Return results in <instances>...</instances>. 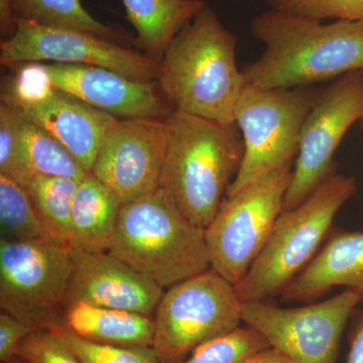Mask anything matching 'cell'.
<instances>
[{
  "mask_svg": "<svg viewBox=\"0 0 363 363\" xmlns=\"http://www.w3.org/2000/svg\"><path fill=\"white\" fill-rule=\"evenodd\" d=\"M250 30L264 50L241 69L247 84L289 90L363 71L362 21L324 25L272 9L255 16Z\"/></svg>",
  "mask_w": 363,
  "mask_h": 363,
  "instance_id": "1",
  "label": "cell"
},
{
  "mask_svg": "<svg viewBox=\"0 0 363 363\" xmlns=\"http://www.w3.org/2000/svg\"><path fill=\"white\" fill-rule=\"evenodd\" d=\"M236 42L213 9L203 7L162 56L157 81L168 104L215 123H235L247 85L236 63Z\"/></svg>",
  "mask_w": 363,
  "mask_h": 363,
  "instance_id": "2",
  "label": "cell"
},
{
  "mask_svg": "<svg viewBox=\"0 0 363 363\" xmlns=\"http://www.w3.org/2000/svg\"><path fill=\"white\" fill-rule=\"evenodd\" d=\"M168 143L160 189L195 225L206 229L240 171L245 143L238 124L176 111L166 117Z\"/></svg>",
  "mask_w": 363,
  "mask_h": 363,
  "instance_id": "3",
  "label": "cell"
},
{
  "mask_svg": "<svg viewBox=\"0 0 363 363\" xmlns=\"http://www.w3.org/2000/svg\"><path fill=\"white\" fill-rule=\"evenodd\" d=\"M109 252L162 289L211 269L205 229L162 189L121 205Z\"/></svg>",
  "mask_w": 363,
  "mask_h": 363,
  "instance_id": "4",
  "label": "cell"
},
{
  "mask_svg": "<svg viewBox=\"0 0 363 363\" xmlns=\"http://www.w3.org/2000/svg\"><path fill=\"white\" fill-rule=\"evenodd\" d=\"M357 190L353 177L334 173L298 206L281 212L266 247L234 286L241 302L281 295L314 259L336 214Z\"/></svg>",
  "mask_w": 363,
  "mask_h": 363,
  "instance_id": "5",
  "label": "cell"
},
{
  "mask_svg": "<svg viewBox=\"0 0 363 363\" xmlns=\"http://www.w3.org/2000/svg\"><path fill=\"white\" fill-rule=\"evenodd\" d=\"M321 90L314 86L289 90L245 86L235 107L245 154L227 196L295 162L303 125Z\"/></svg>",
  "mask_w": 363,
  "mask_h": 363,
  "instance_id": "6",
  "label": "cell"
},
{
  "mask_svg": "<svg viewBox=\"0 0 363 363\" xmlns=\"http://www.w3.org/2000/svg\"><path fill=\"white\" fill-rule=\"evenodd\" d=\"M235 288L213 269L169 286L155 312L152 350L160 363H179L202 344L242 323Z\"/></svg>",
  "mask_w": 363,
  "mask_h": 363,
  "instance_id": "7",
  "label": "cell"
},
{
  "mask_svg": "<svg viewBox=\"0 0 363 363\" xmlns=\"http://www.w3.org/2000/svg\"><path fill=\"white\" fill-rule=\"evenodd\" d=\"M286 164L227 196L205 229L210 266L235 286L266 247L293 177Z\"/></svg>",
  "mask_w": 363,
  "mask_h": 363,
  "instance_id": "8",
  "label": "cell"
},
{
  "mask_svg": "<svg viewBox=\"0 0 363 363\" xmlns=\"http://www.w3.org/2000/svg\"><path fill=\"white\" fill-rule=\"evenodd\" d=\"M70 248L49 240H0V307L33 330L63 324Z\"/></svg>",
  "mask_w": 363,
  "mask_h": 363,
  "instance_id": "9",
  "label": "cell"
},
{
  "mask_svg": "<svg viewBox=\"0 0 363 363\" xmlns=\"http://www.w3.org/2000/svg\"><path fill=\"white\" fill-rule=\"evenodd\" d=\"M359 304L358 294L345 289L323 302L302 307L242 302L241 319L296 363H337L344 329Z\"/></svg>",
  "mask_w": 363,
  "mask_h": 363,
  "instance_id": "10",
  "label": "cell"
},
{
  "mask_svg": "<svg viewBox=\"0 0 363 363\" xmlns=\"http://www.w3.org/2000/svg\"><path fill=\"white\" fill-rule=\"evenodd\" d=\"M363 118V71L350 72L322 89L306 118L283 211L307 199L335 173L333 156L351 126Z\"/></svg>",
  "mask_w": 363,
  "mask_h": 363,
  "instance_id": "11",
  "label": "cell"
},
{
  "mask_svg": "<svg viewBox=\"0 0 363 363\" xmlns=\"http://www.w3.org/2000/svg\"><path fill=\"white\" fill-rule=\"evenodd\" d=\"M16 33L0 43V63L30 62L104 67L142 82L159 80L161 61L98 35L16 20Z\"/></svg>",
  "mask_w": 363,
  "mask_h": 363,
  "instance_id": "12",
  "label": "cell"
},
{
  "mask_svg": "<svg viewBox=\"0 0 363 363\" xmlns=\"http://www.w3.org/2000/svg\"><path fill=\"white\" fill-rule=\"evenodd\" d=\"M168 143L166 118H124L105 135L90 174L121 204L160 189Z\"/></svg>",
  "mask_w": 363,
  "mask_h": 363,
  "instance_id": "13",
  "label": "cell"
},
{
  "mask_svg": "<svg viewBox=\"0 0 363 363\" xmlns=\"http://www.w3.org/2000/svg\"><path fill=\"white\" fill-rule=\"evenodd\" d=\"M73 269L67 305L84 302L152 316L164 289L111 252L70 248Z\"/></svg>",
  "mask_w": 363,
  "mask_h": 363,
  "instance_id": "14",
  "label": "cell"
},
{
  "mask_svg": "<svg viewBox=\"0 0 363 363\" xmlns=\"http://www.w3.org/2000/svg\"><path fill=\"white\" fill-rule=\"evenodd\" d=\"M52 85L81 101L123 118H166V102L152 82L126 77L104 67L43 64Z\"/></svg>",
  "mask_w": 363,
  "mask_h": 363,
  "instance_id": "15",
  "label": "cell"
},
{
  "mask_svg": "<svg viewBox=\"0 0 363 363\" xmlns=\"http://www.w3.org/2000/svg\"><path fill=\"white\" fill-rule=\"evenodd\" d=\"M18 109L61 143L86 173H90L105 135L118 121L57 88L47 99Z\"/></svg>",
  "mask_w": 363,
  "mask_h": 363,
  "instance_id": "16",
  "label": "cell"
},
{
  "mask_svg": "<svg viewBox=\"0 0 363 363\" xmlns=\"http://www.w3.org/2000/svg\"><path fill=\"white\" fill-rule=\"evenodd\" d=\"M335 286L357 293L363 304V230L331 231L311 262L286 286L281 301L309 302Z\"/></svg>",
  "mask_w": 363,
  "mask_h": 363,
  "instance_id": "17",
  "label": "cell"
},
{
  "mask_svg": "<svg viewBox=\"0 0 363 363\" xmlns=\"http://www.w3.org/2000/svg\"><path fill=\"white\" fill-rule=\"evenodd\" d=\"M63 325L92 342L135 348L152 347L154 343V317L128 310L71 303L64 311Z\"/></svg>",
  "mask_w": 363,
  "mask_h": 363,
  "instance_id": "18",
  "label": "cell"
},
{
  "mask_svg": "<svg viewBox=\"0 0 363 363\" xmlns=\"http://www.w3.org/2000/svg\"><path fill=\"white\" fill-rule=\"evenodd\" d=\"M121 202L92 174L79 184L72 206L70 248L87 252H109Z\"/></svg>",
  "mask_w": 363,
  "mask_h": 363,
  "instance_id": "19",
  "label": "cell"
},
{
  "mask_svg": "<svg viewBox=\"0 0 363 363\" xmlns=\"http://www.w3.org/2000/svg\"><path fill=\"white\" fill-rule=\"evenodd\" d=\"M135 28V44L162 61L172 40L206 6L204 0H123Z\"/></svg>",
  "mask_w": 363,
  "mask_h": 363,
  "instance_id": "20",
  "label": "cell"
},
{
  "mask_svg": "<svg viewBox=\"0 0 363 363\" xmlns=\"http://www.w3.org/2000/svg\"><path fill=\"white\" fill-rule=\"evenodd\" d=\"M80 182L64 177L33 175L23 185L47 238L67 248H70L72 206Z\"/></svg>",
  "mask_w": 363,
  "mask_h": 363,
  "instance_id": "21",
  "label": "cell"
},
{
  "mask_svg": "<svg viewBox=\"0 0 363 363\" xmlns=\"http://www.w3.org/2000/svg\"><path fill=\"white\" fill-rule=\"evenodd\" d=\"M18 112V149L32 175L64 177L82 181L89 173L81 168L69 150L44 128Z\"/></svg>",
  "mask_w": 363,
  "mask_h": 363,
  "instance_id": "22",
  "label": "cell"
},
{
  "mask_svg": "<svg viewBox=\"0 0 363 363\" xmlns=\"http://www.w3.org/2000/svg\"><path fill=\"white\" fill-rule=\"evenodd\" d=\"M16 20L80 30L112 42L128 40L123 30L95 20L81 0H11Z\"/></svg>",
  "mask_w": 363,
  "mask_h": 363,
  "instance_id": "23",
  "label": "cell"
},
{
  "mask_svg": "<svg viewBox=\"0 0 363 363\" xmlns=\"http://www.w3.org/2000/svg\"><path fill=\"white\" fill-rule=\"evenodd\" d=\"M0 225L2 240H49L25 188L4 175H0Z\"/></svg>",
  "mask_w": 363,
  "mask_h": 363,
  "instance_id": "24",
  "label": "cell"
},
{
  "mask_svg": "<svg viewBox=\"0 0 363 363\" xmlns=\"http://www.w3.org/2000/svg\"><path fill=\"white\" fill-rule=\"evenodd\" d=\"M269 346L259 332L250 327H238L230 333L202 344L179 363H242Z\"/></svg>",
  "mask_w": 363,
  "mask_h": 363,
  "instance_id": "25",
  "label": "cell"
},
{
  "mask_svg": "<svg viewBox=\"0 0 363 363\" xmlns=\"http://www.w3.org/2000/svg\"><path fill=\"white\" fill-rule=\"evenodd\" d=\"M13 67L16 73L2 86L4 104L21 108L47 99L56 90L43 63L30 62Z\"/></svg>",
  "mask_w": 363,
  "mask_h": 363,
  "instance_id": "26",
  "label": "cell"
},
{
  "mask_svg": "<svg viewBox=\"0 0 363 363\" xmlns=\"http://www.w3.org/2000/svg\"><path fill=\"white\" fill-rule=\"evenodd\" d=\"M52 328L65 339L82 363H160L152 347H121L92 342L72 333L63 324Z\"/></svg>",
  "mask_w": 363,
  "mask_h": 363,
  "instance_id": "27",
  "label": "cell"
},
{
  "mask_svg": "<svg viewBox=\"0 0 363 363\" xmlns=\"http://www.w3.org/2000/svg\"><path fill=\"white\" fill-rule=\"evenodd\" d=\"M274 11L322 21H362L363 0H267Z\"/></svg>",
  "mask_w": 363,
  "mask_h": 363,
  "instance_id": "28",
  "label": "cell"
},
{
  "mask_svg": "<svg viewBox=\"0 0 363 363\" xmlns=\"http://www.w3.org/2000/svg\"><path fill=\"white\" fill-rule=\"evenodd\" d=\"M18 357L28 363H82L55 328L30 332L21 341Z\"/></svg>",
  "mask_w": 363,
  "mask_h": 363,
  "instance_id": "29",
  "label": "cell"
},
{
  "mask_svg": "<svg viewBox=\"0 0 363 363\" xmlns=\"http://www.w3.org/2000/svg\"><path fill=\"white\" fill-rule=\"evenodd\" d=\"M0 175L9 177L23 187L32 177L18 149V112L16 107L0 105Z\"/></svg>",
  "mask_w": 363,
  "mask_h": 363,
  "instance_id": "30",
  "label": "cell"
},
{
  "mask_svg": "<svg viewBox=\"0 0 363 363\" xmlns=\"http://www.w3.org/2000/svg\"><path fill=\"white\" fill-rule=\"evenodd\" d=\"M35 331L28 324L6 312L0 314V360L6 363L18 357L21 341Z\"/></svg>",
  "mask_w": 363,
  "mask_h": 363,
  "instance_id": "31",
  "label": "cell"
},
{
  "mask_svg": "<svg viewBox=\"0 0 363 363\" xmlns=\"http://www.w3.org/2000/svg\"><path fill=\"white\" fill-rule=\"evenodd\" d=\"M346 363H363V309L353 324L350 337V352Z\"/></svg>",
  "mask_w": 363,
  "mask_h": 363,
  "instance_id": "32",
  "label": "cell"
},
{
  "mask_svg": "<svg viewBox=\"0 0 363 363\" xmlns=\"http://www.w3.org/2000/svg\"><path fill=\"white\" fill-rule=\"evenodd\" d=\"M16 18L14 16L11 0H0V28L4 40L9 39L16 33Z\"/></svg>",
  "mask_w": 363,
  "mask_h": 363,
  "instance_id": "33",
  "label": "cell"
},
{
  "mask_svg": "<svg viewBox=\"0 0 363 363\" xmlns=\"http://www.w3.org/2000/svg\"><path fill=\"white\" fill-rule=\"evenodd\" d=\"M242 363H296L277 348L269 347L257 351Z\"/></svg>",
  "mask_w": 363,
  "mask_h": 363,
  "instance_id": "34",
  "label": "cell"
},
{
  "mask_svg": "<svg viewBox=\"0 0 363 363\" xmlns=\"http://www.w3.org/2000/svg\"><path fill=\"white\" fill-rule=\"evenodd\" d=\"M6 363H28V362H26V360L23 359V358L16 357H14L13 359L9 360V362H7Z\"/></svg>",
  "mask_w": 363,
  "mask_h": 363,
  "instance_id": "35",
  "label": "cell"
},
{
  "mask_svg": "<svg viewBox=\"0 0 363 363\" xmlns=\"http://www.w3.org/2000/svg\"><path fill=\"white\" fill-rule=\"evenodd\" d=\"M360 123V125H362V128H363V118L362 119V121H359Z\"/></svg>",
  "mask_w": 363,
  "mask_h": 363,
  "instance_id": "36",
  "label": "cell"
}]
</instances>
